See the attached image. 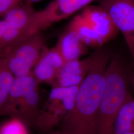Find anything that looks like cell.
Returning a JSON list of instances; mask_svg holds the SVG:
<instances>
[{"label":"cell","instance_id":"obj_20","mask_svg":"<svg viewBox=\"0 0 134 134\" xmlns=\"http://www.w3.org/2000/svg\"><path fill=\"white\" fill-rule=\"evenodd\" d=\"M132 82L133 86L134 89V74H133V76H132Z\"/></svg>","mask_w":134,"mask_h":134},{"label":"cell","instance_id":"obj_18","mask_svg":"<svg viewBox=\"0 0 134 134\" xmlns=\"http://www.w3.org/2000/svg\"><path fill=\"white\" fill-rule=\"evenodd\" d=\"M21 0H0V17L3 16L12 9L19 5Z\"/></svg>","mask_w":134,"mask_h":134},{"label":"cell","instance_id":"obj_9","mask_svg":"<svg viewBox=\"0 0 134 134\" xmlns=\"http://www.w3.org/2000/svg\"><path fill=\"white\" fill-rule=\"evenodd\" d=\"M86 45L69 24L59 37L55 46L65 62L80 59L86 51Z\"/></svg>","mask_w":134,"mask_h":134},{"label":"cell","instance_id":"obj_21","mask_svg":"<svg viewBox=\"0 0 134 134\" xmlns=\"http://www.w3.org/2000/svg\"><path fill=\"white\" fill-rule=\"evenodd\" d=\"M29 2H37L38 1H40V0H29Z\"/></svg>","mask_w":134,"mask_h":134},{"label":"cell","instance_id":"obj_14","mask_svg":"<svg viewBox=\"0 0 134 134\" xmlns=\"http://www.w3.org/2000/svg\"><path fill=\"white\" fill-rule=\"evenodd\" d=\"M14 79L5 58L0 55V114L7 111L10 90Z\"/></svg>","mask_w":134,"mask_h":134},{"label":"cell","instance_id":"obj_7","mask_svg":"<svg viewBox=\"0 0 134 134\" xmlns=\"http://www.w3.org/2000/svg\"><path fill=\"white\" fill-rule=\"evenodd\" d=\"M81 15L94 30L102 45L117 34L118 30L110 15L100 5L87 7Z\"/></svg>","mask_w":134,"mask_h":134},{"label":"cell","instance_id":"obj_12","mask_svg":"<svg viewBox=\"0 0 134 134\" xmlns=\"http://www.w3.org/2000/svg\"><path fill=\"white\" fill-rule=\"evenodd\" d=\"M134 133V99L126 101L115 119L112 134Z\"/></svg>","mask_w":134,"mask_h":134},{"label":"cell","instance_id":"obj_15","mask_svg":"<svg viewBox=\"0 0 134 134\" xmlns=\"http://www.w3.org/2000/svg\"><path fill=\"white\" fill-rule=\"evenodd\" d=\"M79 86L53 87L49 94V99L53 101L61 103L63 108L68 112L75 105Z\"/></svg>","mask_w":134,"mask_h":134},{"label":"cell","instance_id":"obj_3","mask_svg":"<svg viewBox=\"0 0 134 134\" xmlns=\"http://www.w3.org/2000/svg\"><path fill=\"white\" fill-rule=\"evenodd\" d=\"M46 47L42 35L38 32L16 44L3 57L14 77L24 76L32 72Z\"/></svg>","mask_w":134,"mask_h":134},{"label":"cell","instance_id":"obj_5","mask_svg":"<svg viewBox=\"0 0 134 134\" xmlns=\"http://www.w3.org/2000/svg\"><path fill=\"white\" fill-rule=\"evenodd\" d=\"M95 0H54L42 10L36 11L34 27L41 32L52 24L66 19Z\"/></svg>","mask_w":134,"mask_h":134},{"label":"cell","instance_id":"obj_6","mask_svg":"<svg viewBox=\"0 0 134 134\" xmlns=\"http://www.w3.org/2000/svg\"><path fill=\"white\" fill-rule=\"evenodd\" d=\"M65 61L56 47L44 49L32 73L39 83H53Z\"/></svg>","mask_w":134,"mask_h":134},{"label":"cell","instance_id":"obj_4","mask_svg":"<svg viewBox=\"0 0 134 134\" xmlns=\"http://www.w3.org/2000/svg\"><path fill=\"white\" fill-rule=\"evenodd\" d=\"M100 5L122 34L134 61V0H101Z\"/></svg>","mask_w":134,"mask_h":134},{"label":"cell","instance_id":"obj_19","mask_svg":"<svg viewBox=\"0 0 134 134\" xmlns=\"http://www.w3.org/2000/svg\"><path fill=\"white\" fill-rule=\"evenodd\" d=\"M7 25L4 19L0 20V49L3 42L5 32L7 29Z\"/></svg>","mask_w":134,"mask_h":134},{"label":"cell","instance_id":"obj_11","mask_svg":"<svg viewBox=\"0 0 134 134\" xmlns=\"http://www.w3.org/2000/svg\"><path fill=\"white\" fill-rule=\"evenodd\" d=\"M39 83L32 72L26 76L14 77L10 90L7 110H10L27 92L38 87Z\"/></svg>","mask_w":134,"mask_h":134},{"label":"cell","instance_id":"obj_22","mask_svg":"<svg viewBox=\"0 0 134 134\" xmlns=\"http://www.w3.org/2000/svg\"><path fill=\"white\" fill-rule=\"evenodd\" d=\"M124 134H134V133H126Z\"/></svg>","mask_w":134,"mask_h":134},{"label":"cell","instance_id":"obj_13","mask_svg":"<svg viewBox=\"0 0 134 134\" xmlns=\"http://www.w3.org/2000/svg\"><path fill=\"white\" fill-rule=\"evenodd\" d=\"M70 24L76 30L82 41L87 46L100 47L102 45L94 30L81 14L76 16Z\"/></svg>","mask_w":134,"mask_h":134},{"label":"cell","instance_id":"obj_2","mask_svg":"<svg viewBox=\"0 0 134 134\" xmlns=\"http://www.w3.org/2000/svg\"><path fill=\"white\" fill-rule=\"evenodd\" d=\"M132 98L128 78L120 58L110 59L103 94L91 134H112L116 118L125 103Z\"/></svg>","mask_w":134,"mask_h":134},{"label":"cell","instance_id":"obj_10","mask_svg":"<svg viewBox=\"0 0 134 134\" xmlns=\"http://www.w3.org/2000/svg\"><path fill=\"white\" fill-rule=\"evenodd\" d=\"M36 10L29 4L18 5L4 16L8 27L16 29L31 36V29Z\"/></svg>","mask_w":134,"mask_h":134},{"label":"cell","instance_id":"obj_17","mask_svg":"<svg viewBox=\"0 0 134 134\" xmlns=\"http://www.w3.org/2000/svg\"><path fill=\"white\" fill-rule=\"evenodd\" d=\"M0 134H28L23 123L14 119L5 123L0 128Z\"/></svg>","mask_w":134,"mask_h":134},{"label":"cell","instance_id":"obj_1","mask_svg":"<svg viewBox=\"0 0 134 134\" xmlns=\"http://www.w3.org/2000/svg\"><path fill=\"white\" fill-rule=\"evenodd\" d=\"M108 52L98 49L93 54L91 67L80 85L72 109L67 112L61 122V134H91L105 83Z\"/></svg>","mask_w":134,"mask_h":134},{"label":"cell","instance_id":"obj_8","mask_svg":"<svg viewBox=\"0 0 134 134\" xmlns=\"http://www.w3.org/2000/svg\"><path fill=\"white\" fill-rule=\"evenodd\" d=\"M93 55L83 59L65 62L53 82V87L80 86L91 66Z\"/></svg>","mask_w":134,"mask_h":134},{"label":"cell","instance_id":"obj_16","mask_svg":"<svg viewBox=\"0 0 134 134\" xmlns=\"http://www.w3.org/2000/svg\"><path fill=\"white\" fill-rule=\"evenodd\" d=\"M39 102V91L37 87L27 92L10 110H18L22 113L30 112L36 109Z\"/></svg>","mask_w":134,"mask_h":134}]
</instances>
